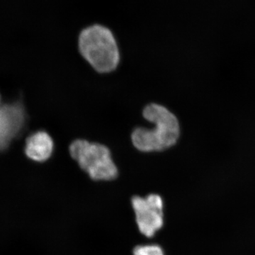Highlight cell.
<instances>
[{
  "label": "cell",
  "instance_id": "obj_1",
  "mask_svg": "<svg viewBox=\"0 0 255 255\" xmlns=\"http://www.w3.org/2000/svg\"><path fill=\"white\" fill-rule=\"evenodd\" d=\"M142 117L152 127H138L132 132V144L137 151L162 152L177 145L182 129L179 119L172 111L159 104L150 103L144 107Z\"/></svg>",
  "mask_w": 255,
  "mask_h": 255
},
{
  "label": "cell",
  "instance_id": "obj_2",
  "mask_svg": "<svg viewBox=\"0 0 255 255\" xmlns=\"http://www.w3.org/2000/svg\"><path fill=\"white\" fill-rule=\"evenodd\" d=\"M79 53L87 63L99 74L113 73L121 62L118 40L114 31L100 23L82 28L78 37Z\"/></svg>",
  "mask_w": 255,
  "mask_h": 255
},
{
  "label": "cell",
  "instance_id": "obj_3",
  "mask_svg": "<svg viewBox=\"0 0 255 255\" xmlns=\"http://www.w3.org/2000/svg\"><path fill=\"white\" fill-rule=\"evenodd\" d=\"M69 153L82 172L94 181H113L119 175L110 147L98 142L76 139L69 146Z\"/></svg>",
  "mask_w": 255,
  "mask_h": 255
},
{
  "label": "cell",
  "instance_id": "obj_4",
  "mask_svg": "<svg viewBox=\"0 0 255 255\" xmlns=\"http://www.w3.org/2000/svg\"><path fill=\"white\" fill-rule=\"evenodd\" d=\"M132 209L139 231L147 238L154 236L164 224L163 201L158 194L132 198Z\"/></svg>",
  "mask_w": 255,
  "mask_h": 255
},
{
  "label": "cell",
  "instance_id": "obj_5",
  "mask_svg": "<svg viewBox=\"0 0 255 255\" xmlns=\"http://www.w3.org/2000/svg\"><path fill=\"white\" fill-rule=\"evenodd\" d=\"M25 112L19 104L0 107V150L6 148L22 128Z\"/></svg>",
  "mask_w": 255,
  "mask_h": 255
},
{
  "label": "cell",
  "instance_id": "obj_6",
  "mask_svg": "<svg viewBox=\"0 0 255 255\" xmlns=\"http://www.w3.org/2000/svg\"><path fill=\"white\" fill-rule=\"evenodd\" d=\"M53 137L45 130H39L28 137L26 153L30 159L43 162L49 159L55 150Z\"/></svg>",
  "mask_w": 255,
  "mask_h": 255
},
{
  "label": "cell",
  "instance_id": "obj_7",
  "mask_svg": "<svg viewBox=\"0 0 255 255\" xmlns=\"http://www.w3.org/2000/svg\"><path fill=\"white\" fill-rule=\"evenodd\" d=\"M133 255H164L163 251L157 245L139 246L134 249Z\"/></svg>",
  "mask_w": 255,
  "mask_h": 255
}]
</instances>
